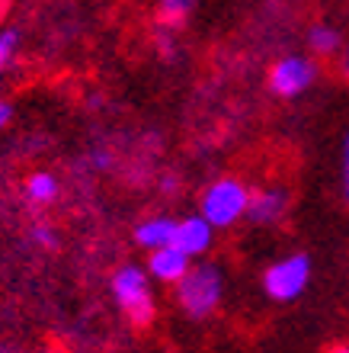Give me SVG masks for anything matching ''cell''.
<instances>
[{"label": "cell", "instance_id": "6da1fadb", "mask_svg": "<svg viewBox=\"0 0 349 353\" xmlns=\"http://www.w3.org/2000/svg\"><path fill=\"white\" fill-rule=\"evenodd\" d=\"M176 305L180 312L195 321H202V318L215 315L221 305V299H224V273L221 267L215 263H193L189 273H186L180 283H176Z\"/></svg>", "mask_w": 349, "mask_h": 353}, {"label": "cell", "instance_id": "7a4b0ae2", "mask_svg": "<svg viewBox=\"0 0 349 353\" xmlns=\"http://www.w3.org/2000/svg\"><path fill=\"white\" fill-rule=\"evenodd\" d=\"M247 203H250V190L244 180H237V176H218V180H211L202 190L199 215L215 232H221V228H234L240 219H247Z\"/></svg>", "mask_w": 349, "mask_h": 353}, {"label": "cell", "instance_id": "3957f363", "mask_svg": "<svg viewBox=\"0 0 349 353\" xmlns=\"http://www.w3.org/2000/svg\"><path fill=\"white\" fill-rule=\"evenodd\" d=\"M112 296L119 302V308L125 312L131 325H151L157 315L154 305V289H151V276L147 270L138 263H122L116 273H112Z\"/></svg>", "mask_w": 349, "mask_h": 353}, {"label": "cell", "instance_id": "277c9868", "mask_svg": "<svg viewBox=\"0 0 349 353\" xmlns=\"http://www.w3.org/2000/svg\"><path fill=\"white\" fill-rule=\"evenodd\" d=\"M311 283V257L302 251H292L269 263L263 273V289L273 302H295Z\"/></svg>", "mask_w": 349, "mask_h": 353}, {"label": "cell", "instance_id": "5b68a950", "mask_svg": "<svg viewBox=\"0 0 349 353\" xmlns=\"http://www.w3.org/2000/svg\"><path fill=\"white\" fill-rule=\"evenodd\" d=\"M314 81H317V65L311 55H282L269 68V90L282 100L302 97Z\"/></svg>", "mask_w": 349, "mask_h": 353}, {"label": "cell", "instance_id": "8992f818", "mask_svg": "<svg viewBox=\"0 0 349 353\" xmlns=\"http://www.w3.org/2000/svg\"><path fill=\"white\" fill-rule=\"evenodd\" d=\"M288 203L292 196L285 186H260V190H250V203H247V219L260 228H269V225H279L288 215Z\"/></svg>", "mask_w": 349, "mask_h": 353}, {"label": "cell", "instance_id": "52a82bcc", "mask_svg": "<svg viewBox=\"0 0 349 353\" xmlns=\"http://www.w3.org/2000/svg\"><path fill=\"white\" fill-rule=\"evenodd\" d=\"M211 244H215V228H211L199 212L186 215V219H176L173 248H180L189 261H199L202 254H209Z\"/></svg>", "mask_w": 349, "mask_h": 353}, {"label": "cell", "instance_id": "ba28073f", "mask_svg": "<svg viewBox=\"0 0 349 353\" xmlns=\"http://www.w3.org/2000/svg\"><path fill=\"white\" fill-rule=\"evenodd\" d=\"M189 267H193V261L173 244L147 254V276L157 279V283H167V286H176L189 273Z\"/></svg>", "mask_w": 349, "mask_h": 353}, {"label": "cell", "instance_id": "9c48e42d", "mask_svg": "<svg viewBox=\"0 0 349 353\" xmlns=\"http://www.w3.org/2000/svg\"><path fill=\"white\" fill-rule=\"evenodd\" d=\"M173 232H176V219L170 215H151L145 222H138L135 228V244L145 251H160L173 244Z\"/></svg>", "mask_w": 349, "mask_h": 353}, {"label": "cell", "instance_id": "30bf717a", "mask_svg": "<svg viewBox=\"0 0 349 353\" xmlns=\"http://www.w3.org/2000/svg\"><path fill=\"white\" fill-rule=\"evenodd\" d=\"M308 48H311V55H317V58L340 55L343 52V36L333 26H327V23H317V26L308 29Z\"/></svg>", "mask_w": 349, "mask_h": 353}, {"label": "cell", "instance_id": "8fae6325", "mask_svg": "<svg viewBox=\"0 0 349 353\" xmlns=\"http://www.w3.org/2000/svg\"><path fill=\"white\" fill-rule=\"evenodd\" d=\"M195 3H199V0H157V19H160V29L186 26V19L193 17Z\"/></svg>", "mask_w": 349, "mask_h": 353}, {"label": "cell", "instance_id": "7c38bea8", "mask_svg": "<svg viewBox=\"0 0 349 353\" xmlns=\"http://www.w3.org/2000/svg\"><path fill=\"white\" fill-rule=\"evenodd\" d=\"M58 176H52V174H45V170H36V174L26 180V196L32 199V203H39V205H48L52 199L58 196Z\"/></svg>", "mask_w": 349, "mask_h": 353}, {"label": "cell", "instance_id": "4fadbf2b", "mask_svg": "<svg viewBox=\"0 0 349 353\" xmlns=\"http://www.w3.org/2000/svg\"><path fill=\"white\" fill-rule=\"evenodd\" d=\"M17 48H19V32L17 29H3V32H0V77L7 74V68L13 65Z\"/></svg>", "mask_w": 349, "mask_h": 353}, {"label": "cell", "instance_id": "5bb4252c", "mask_svg": "<svg viewBox=\"0 0 349 353\" xmlns=\"http://www.w3.org/2000/svg\"><path fill=\"white\" fill-rule=\"evenodd\" d=\"M340 176H343V199L349 203V132L343 139V164H340Z\"/></svg>", "mask_w": 349, "mask_h": 353}, {"label": "cell", "instance_id": "9a60e30c", "mask_svg": "<svg viewBox=\"0 0 349 353\" xmlns=\"http://www.w3.org/2000/svg\"><path fill=\"white\" fill-rule=\"evenodd\" d=\"M36 241L42 244V248H55V244H58V238H55V234H52V232H48L45 225H39V228H36Z\"/></svg>", "mask_w": 349, "mask_h": 353}, {"label": "cell", "instance_id": "2e32d148", "mask_svg": "<svg viewBox=\"0 0 349 353\" xmlns=\"http://www.w3.org/2000/svg\"><path fill=\"white\" fill-rule=\"evenodd\" d=\"M10 119H13V106H10L7 100H0V129H3Z\"/></svg>", "mask_w": 349, "mask_h": 353}, {"label": "cell", "instance_id": "e0dca14e", "mask_svg": "<svg viewBox=\"0 0 349 353\" xmlns=\"http://www.w3.org/2000/svg\"><path fill=\"white\" fill-rule=\"evenodd\" d=\"M340 74L349 81V48H343L340 52Z\"/></svg>", "mask_w": 349, "mask_h": 353}, {"label": "cell", "instance_id": "ac0fdd59", "mask_svg": "<svg viewBox=\"0 0 349 353\" xmlns=\"http://www.w3.org/2000/svg\"><path fill=\"white\" fill-rule=\"evenodd\" d=\"M327 353H349V344H333Z\"/></svg>", "mask_w": 349, "mask_h": 353}]
</instances>
